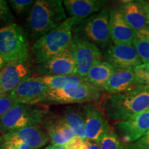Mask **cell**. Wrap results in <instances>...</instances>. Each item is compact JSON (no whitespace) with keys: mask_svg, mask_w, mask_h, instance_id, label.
Wrapping results in <instances>:
<instances>
[{"mask_svg":"<svg viewBox=\"0 0 149 149\" xmlns=\"http://www.w3.org/2000/svg\"><path fill=\"white\" fill-rule=\"evenodd\" d=\"M102 111L111 120H130L149 110V86L140 84L122 94L108 95L102 101Z\"/></svg>","mask_w":149,"mask_h":149,"instance_id":"cell-1","label":"cell"},{"mask_svg":"<svg viewBox=\"0 0 149 149\" xmlns=\"http://www.w3.org/2000/svg\"><path fill=\"white\" fill-rule=\"evenodd\" d=\"M63 1L37 0L26 22V33L34 42L55 29L66 19Z\"/></svg>","mask_w":149,"mask_h":149,"instance_id":"cell-2","label":"cell"},{"mask_svg":"<svg viewBox=\"0 0 149 149\" xmlns=\"http://www.w3.org/2000/svg\"><path fill=\"white\" fill-rule=\"evenodd\" d=\"M76 19L68 17L60 25L33 43L30 55L35 64H42L69 46L72 29L78 23Z\"/></svg>","mask_w":149,"mask_h":149,"instance_id":"cell-3","label":"cell"},{"mask_svg":"<svg viewBox=\"0 0 149 149\" xmlns=\"http://www.w3.org/2000/svg\"><path fill=\"white\" fill-rule=\"evenodd\" d=\"M109 23V8H104L76 24L72 29V35L93 43L104 52L112 44Z\"/></svg>","mask_w":149,"mask_h":149,"instance_id":"cell-4","label":"cell"},{"mask_svg":"<svg viewBox=\"0 0 149 149\" xmlns=\"http://www.w3.org/2000/svg\"><path fill=\"white\" fill-rule=\"evenodd\" d=\"M29 37L21 26L10 24L0 28V54L6 63L28 60Z\"/></svg>","mask_w":149,"mask_h":149,"instance_id":"cell-5","label":"cell"},{"mask_svg":"<svg viewBox=\"0 0 149 149\" xmlns=\"http://www.w3.org/2000/svg\"><path fill=\"white\" fill-rule=\"evenodd\" d=\"M46 115V111L36 105L17 104L0 119V134L12 133L39 126Z\"/></svg>","mask_w":149,"mask_h":149,"instance_id":"cell-6","label":"cell"},{"mask_svg":"<svg viewBox=\"0 0 149 149\" xmlns=\"http://www.w3.org/2000/svg\"><path fill=\"white\" fill-rule=\"evenodd\" d=\"M102 92L103 91L85 81L72 88L49 90L44 103L53 104L88 103L99 100Z\"/></svg>","mask_w":149,"mask_h":149,"instance_id":"cell-7","label":"cell"},{"mask_svg":"<svg viewBox=\"0 0 149 149\" xmlns=\"http://www.w3.org/2000/svg\"><path fill=\"white\" fill-rule=\"evenodd\" d=\"M75 62L77 75L84 78L98 61L104 60L103 52L96 45L80 37L72 35L69 46Z\"/></svg>","mask_w":149,"mask_h":149,"instance_id":"cell-8","label":"cell"},{"mask_svg":"<svg viewBox=\"0 0 149 149\" xmlns=\"http://www.w3.org/2000/svg\"><path fill=\"white\" fill-rule=\"evenodd\" d=\"M70 46V45H69ZM35 77L77 75V68L69 46L42 64L32 68Z\"/></svg>","mask_w":149,"mask_h":149,"instance_id":"cell-9","label":"cell"},{"mask_svg":"<svg viewBox=\"0 0 149 149\" xmlns=\"http://www.w3.org/2000/svg\"><path fill=\"white\" fill-rule=\"evenodd\" d=\"M49 89L39 77L24 79L8 95L16 103L36 105L44 102Z\"/></svg>","mask_w":149,"mask_h":149,"instance_id":"cell-10","label":"cell"},{"mask_svg":"<svg viewBox=\"0 0 149 149\" xmlns=\"http://www.w3.org/2000/svg\"><path fill=\"white\" fill-rule=\"evenodd\" d=\"M104 60L116 69L134 70L142 64L133 45L112 44L103 52Z\"/></svg>","mask_w":149,"mask_h":149,"instance_id":"cell-11","label":"cell"},{"mask_svg":"<svg viewBox=\"0 0 149 149\" xmlns=\"http://www.w3.org/2000/svg\"><path fill=\"white\" fill-rule=\"evenodd\" d=\"M32 68L28 60L6 63L0 70V95H9L26 78L31 77Z\"/></svg>","mask_w":149,"mask_h":149,"instance_id":"cell-12","label":"cell"},{"mask_svg":"<svg viewBox=\"0 0 149 149\" xmlns=\"http://www.w3.org/2000/svg\"><path fill=\"white\" fill-rule=\"evenodd\" d=\"M83 107L85 112L86 139L99 142L111 130L109 121L96 104L88 103Z\"/></svg>","mask_w":149,"mask_h":149,"instance_id":"cell-13","label":"cell"},{"mask_svg":"<svg viewBox=\"0 0 149 149\" xmlns=\"http://www.w3.org/2000/svg\"><path fill=\"white\" fill-rule=\"evenodd\" d=\"M0 142L22 143L32 149H40L50 142V138L45 130L40 126H35L1 135Z\"/></svg>","mask_w":149,"mask_h":149,"instance_id":"cell-14","label":"cell"},{"mask_svg":"<svg viewBox=\"0 0 149 149\" xmlns=\"http://www.w3.org/2000/svg\"><path fill=\"white\" fill-rule=\"evenodd\" d=\"M115 128L124 144L135 142L149 130V110L130 120L118 122Z\"/></svg>","mask_w":149,"mask_h":149,"instance_id":"cell-15","label":"cell"},{"mask_svg":"<svg viewBox=\"0 0 149 149\" xmlns=\"http://www.w3.org/2000/svg\"><path fill=\"white\" fill-rule=\"evenodd\" d=\"M109 10V33L114 44L133 45L135 32L124 19L116 7H111Z\"/></svg>","mask_w":149,"mask_h":149,"instance_id":"cell-16","label":"cell"},{"mask_svg":"<svg viewBox=\"0 0 149 149\" xmlns=\"http://www.w3.org/2000/svg\"><path fill=\"white\" fill-rule=\"evenodd\" d=\"M41 124L50 138V144L64 146L75 136L73 130L61 116H45Z\"/></svg>","mask_w":149,"mask_h":149,"instance_id":"cell-17","label":"cell"},{"mask_svg":"<svg viewBox=\"0 0 149 149\" xmlns=\"http://www.w3.org/2000/svg\"><path fill=\"white\" fill-rule=\"evenodd\" d=\"M117 8L134 32L148 29L142 1H122Z\"/></svg>","mask_w":149,"mask_h":149,"instance_id":"cell-18","label":"cell"},{"mask_svg":"<svg viewBox=\"0 0 149 149\" xmlns=\"http://www.w3.org/2000/svg\"><path fill=\"white\" fill-rule=\"evenodd\" d=\"M107 3V1L104 0L63 1L64 8L69 15V17L76 19L79 22L101 11Z\"/></svg>","mask_w":149,"mask_h":149,"instance_id":"cell-19","label":"cell"},{"mask_svg":"<svg viewBox=\"0 0 149 149\" xmlns=\"http://www.w3.org/2000/svg\"><path fill=\"white\" fill-rule=\"evenodd\" d=\"M139 85L140 84L137 81L134 70L115 68L104 91L110 95H114L133 90Z\"/></svg>","mask_w":149,"mask_h":149,"instance_id":"cell-20","label":"cell"},{"mask_svg":"<svg viewBox=\"0 0 149 149\" xmlns=\"http://www.w3.org/2000/svg\"><path fill=\"white\" fill-rule=\"evenodd\" d=\"M115 70V67L107 61L104 60L98 61L91 68L84 79L93 86L104 91Z\"/></svg>","mask_w":149,"mask_h":149,"instance_id":"cell-21","label":"cell"},{"mask_svg":"<svg viewBox=\"0 0 149 149\" xmlns=\"http://www.w3.org/2000/svg\"><path fill=\"white\" fill-rule=\"evenodd\" d=\"M61 117L73 130L76 136L86 139L85 112L84 107L77 106L67 107L64 110Z\"/></svg>","mask_w":149,"mask_h":149,"instance_id":"cell-22","label":"cell"},{"mask_svg":"<svg viewBox=\"0 0 149 149\" xmlns=\"http://www.w3.org/2000/svg\"><path fill=\"white\" fill-rule=\"evenodd\" d=\"M39 77L49 90L72 88L85 81L84 78L78 75L43 76Z\"/></svg>","mask_w":149,"mask_h":149,"instance_id":"cell-23","label":"cell"},{"mask_svg":"<svg viewBox=\"0 0 149 149\" xmlns=\"http://www.w3.org/2000/svg\"><path fill=\"white\" fill-rule=\"evenodd\" d=\"M133 46L142 64H149V30L135 32Z\"/></svg>","mask_w":149,"mask_h":149,"instance_id":"cell-24","label":"cell"},{"mask_svg":"<svg viewBox=\"0 0 149 149\" xmlns=\"http://www.w3.org/2000/svg\"><path fill=\"white\" fill-rule=\"evenodd\" d=\"M100 149H124L125 144L122 142L115 130H111L99 141Z\"/></svg>","mask_w":149,"mask_h":149,"instance_id":"cell-25","label":"cell"},{"mask_svg":"<svg viewBox=\"0 0 149 149\" xmlns=\"http://www.w3.org/2000/svg\"><path fill=\"white\" fill-rule=\"evenodd\" d=\"M35 1L33 0H10L9 3L11 8L19 18L24 17L26 15H29Z\"/></svg>","mask_w":149,"mask_h":149,"instance_id":"cell-26","label":"cell"},{"mask_svg":"<svg viewBox=\"0 0 149 149\" xmlns=\"http://www.w3.org/2000/svg\"><path fill=\"white\" fill-rule=\"evenodd\" d=\"M134 72L140 84L149 86V64H141L135 67Z\"/></svg>","mask_w":149,"mask_h":149,"instance_id":"cell-27","label":"cell"},{"mask_svg":"<svg viewBox=\"0 0 149 149\" xmlns=\"http://www.w3.org/2000/svg\"><path fill=\"white\" fill-rule=\"evenodd\" d=\"M89 141L78 136H74L72 139L64 145L66 149H88Z\"/></svg>","mask_w":149,"mask_h":149,"instance_id":"cell-28","label":"cell"},{"mask_svg":"<svg viewBox=\"0 0 149 149\" xmlns=\"http://www.w3.org/2000/svg\"><path fill=\"white\" fill-rule=\"evenodd\" d=\"M17 104L8 95H0V119Z\"/></svg>","mask_w":149,"mask_h":149,"instance_id":"cell-29","label":"cell"},{"mask_svg":"<svg viewBox=\"0 0 149 149\" xmlns=\"http://www.w3.org/2000/svg\"><path fill=\"white\" fill-rule=\"evenodd\" d=\"M124 149H149V130L137 141L125 144Z\"/></svg>","mask_w":149,"mask_h":149,"instance_id":"cell-30","label":"cell"},{"mask_svg":"<svg viewBox=\"0 0 149 149\" xmlns=\"http://www.w3.org/2000/svg\"><path fill=\"white\" fill-rule=\"evenodd\" d=\"M10 11L7 1L0 0V20L10 19Z\"/></svg>","mask_w":149,"mask_h":149,"instance_id":"cell-31","label":"cell"},{"mask_svg":"<svg viewBox=\"0 0 149 149\" xmlns=\"http://www.w3.org/2000/svg\"><path fill=\"white\" fill-rule=\"evenodd\" d=\"M0 149H32L31 147L22 143H1Z\"/></svg>","mask_w":149,"mask_h":149,"instance_id":"cell-32","label":"cell"},{"mask_svg":"<svg viewBox=\"0 0 149 149\" xmlns=\"http://www.w3.org/2000/svg\"><path fill=\"white\" fill-rule=\"evenodd\" d=\"M142 4L144 6V9L145 11V14H146L147 24H148V26L149 29V1H142Z\"/></svg>","mask_w":149,"mask_h":149,"instance_id":"cell-33","label":"cell"},{"mask_svg":"<svg viewBox=\"0 0 149 149\" xmlns=\"http://www.w3.org/2000/svg\"><path fill=\"white\" fill-rule=\"evenodd\" d=\"M88 149H100V143L98 141H89Z\"/></svg>","mask_w":149,"mask_h":149,"instance_id":"cell-34","label":"cell"},{"mask_svg":"<svg viewBox=\"0 0 149 149\" xmlns=\"http://www.w3.org/2000/svg\"><path fill=\"white\" fill-rule=\"evenodd\" d=\"M6 63L5 62L4 59H3L2 56H1V54H0V70L2 69L3 66L6 65Z\"/></svg>","mask_w":149,"mask_h":149,"instance_id":"cell-35","label":"cell"},{"mask_svg":"<svg viewBox=\"0 0 149 149\" xmlns=\"http://www.w3.org/2000/svg\"><path fill=\"white\" fill-rule=\"evenodd\" d=\"M43 149H45V148H43Z\"/></svg>","mask_w":149,"mask_h":149,"instance_id":"cell-36","label":"cell"}]
</instances>
